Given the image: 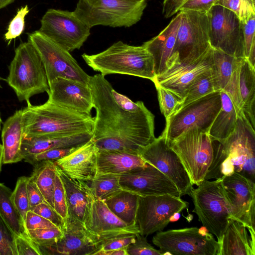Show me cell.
Listing matches in <instances>:
<instances>
[{"label":"cell","instance_id":"51","mask_svg":"<svg viewBox=\"0 0 255 255\" xmlns=\"http://www.w3.org/2000/svg\"><path fill=\"white\" fill-rule=\"evenodd\" d=\"M242 25L244 38V57L247 59L252 46L255 44V15L242 22Z\"/></svg>","mask_w":255,"mask_h":255},{"label":"cell","instance_id":"42","mask_svg":"<svg viewBox=\"0 0 255 255\" xmlns=\"http://www.w3.org/2000/svg\"><path fill=\"white\" fill-rule=\"evenodd\" d=\"M15 235L0 213V255H17Z\"/></svg>","mask_w":255,"mask_h":255},{"label":"cell","instance_id":"45","mask_svg":"<svg viewBox=\"0 0 255 255\" xmlns=\"http://www.w3.org/2000/svg\"><path fill=\"white\" fill-rule=\"evenodd\" d=\"M53 204L55 211L66 220L68 217L67 200L62 181L57 171L55 179Z\"/></svg>","mask_w":255,"mask_h":255},{"label":"cell","instance_id":"61","mask_svg":"<svg viewBox=\"0 0 255 255\" xmlns=\"http://www.w3.org/2000/svg\"><path fill=\"white\" fill-rule=\"evenodd\" d=\"M1 123H2V120H1V117H0V130L1 129Z\"/></svg>","mask_w":255,"mask_h":255},{"label":"cell","instance_id":"5","mask_svg":"<svg viewBox=\"0 0 255 255\" xmlns=\"http://www.w3.org/2000/svg\"><path fill=\"white\" fill-rule=\"evenodd\" d=\"M6 79L18 100L29 102L32 96L48 92L49 87L40 55L29 41L20 44L8 67Z\"/></svg>","mask_w":255,"mask_h":255},{"label":"cell","instance_id":"14","mask_svg":"<svg viewBox=\"0 0 255 255\" xmlns=\"http://www.w3.org/2000/svg\"><path fill=\"white\" fill-rule=\"evenodd\" d=\"M208 14L211 46L235 57H244L242 22L237 15L218 4L213 6Z\"/></svg>","mask_w":255,"mask_h":255},{"label":"cell","instance_id":"60","mask_svg":"<svg viewBox=\"0 0 255 255\" xmlns=\"http://www.w3.org/2000/svg\"><path fill=\"white\" fill-rule=\"evenodd\" d=\"M127 0L136 1H142L146 0Z\"/></svg>","mask_w":255,"mask_h":255},{"label":"cell","instance_id":"35","mask_svg":"<svg viewBox=\"0 0 255 255\" xmlns=\"http://www.w3.org/2000/svg\"><path fill=\"white\" fill-rule=\"evenodd\" d=\"M11 190L0 183V213L16 235L25 233L24 223L11 199Z\"/></svg>","mask_w":255,"mask_h":255},{"label":"cell","instance_id":"3","mask_svg":"<svg viewBox=\"0 0 255 255\" xmlns=\"http://www.w3.org/2000/svg\"><path fill=\"white\" fill-rule=\"evenodd\" d=\"M22 109L24 137L52 134L92 132L94 118L47 101Z\"/></svg>","mask_w":255,"mask_h":255},{"label":"cell","instance_id":"53","mask_svg":"<svg viewBox=\"0 0 255 255\" xmlns=\"http://www.w3.org/2000/svg\"><path fill=\"white\" fill-rule=\"evenodd\" d=\"M219 0H187L179 10H190L201 13H207Z\"/></svg>","mask_w":255,"mask_h":255},{"label":"cell","instance_id":"56","mask_svg":"<svg viewBox=\"0 0 255 255\" xmlns=\"http://www.w3.org/2000/svg\"><path fill=\"white\" fill-rule=\"evenodd\" d=\"M126 248L106 251H99L95 255H128Z\"/></svg>","mask_w":255,"mask_h":255},{"label":"cell","instance_id":"33","mask_svg":"<svg viewBox=\"0 0 255 255\" xmlns=\"http://www.w3.org/2000/svg\"><path fill=\"white\" fill-rule=\"evenodd\" d=\"M212 56L211 75L215 91H220L225 88L236 64L242 57H235L213 48Z\"/></svg>","mask_w":255,"mask_h":255},{"label":"cell","instance_id":"25","mask_svg":"<svg viewBox=\"0 0 255 255\" xmlns=\"http://www.w3.org/2000/svg\"><path fill=\"white\" fill-rule=\"evenodd\" d=\"M92 137V132H85L24 137L22 141L21 152L23 159L25 160L48 149L80 146L90 140Z\"/></svg>","mask_w":255,"mask_h":255},{"label":"cell","instance_id":"6","mask_svg":"<svg viewBox=\"0 0 255 255\" xmlns=\"http://www.w3.org/2000/svg\"><path fill=\"white\" fill-rule=\"evenodd\" d=\"M146 5V0H79L74 12L90 28L129 27L140 20Z\"/></svg>","mask_w":255,"mask_h":255},{"label":"cell","instance_id":"59","mask_svg":"<svg viewBox=\"0 0 255 255\" xmlns=\"http://www.w3.org/2000/svg\"><path fill=\"white\" fill-rule=\"evenodd\" d=\"M180 218V213H176L174 214L170 218V222H173L178 220Z\"/></svg>","mask_w":255,"mask_h":255},{"label":"cell","instance_id":"30","mask_svg":"<svg viewBox=\"0 0 255 255\" xmlns=\"http://www.w3.org/2000/svg\"><path fill=\"white\" fill-rule=\"evenodd\" d=\"M220 93L221 108L208 132L212 141L226 139L234 131L238 119V113L229 95L224 90Z\"/></svg>","mask_w":255,"mask_h":255},{"label":"cell","instance_id":"12","mask_svg":"<svg viewBox=\"0 0 255 255\" xmlns=\"http://www.w3.org/2000/svg\"><path fill=\"white\" fill-rule=\"evenodd\" d=\"M40 24L39 31L69 52L80 49L90 35L91 28L74 11L50 8Z\"/></svg>","mask_w":255,"mask_h":255},{"label":"cell","instance_id":"39","mask_svg":"<svg viewBox=\"0 0 255 255\" xmlns=\"http://www.w3.org/2000/svg\"><path fill=\"white\" fill-rule=\"evenodd\" d=\"M27 237L39 247H48L55 244L63 236L62 229L58 227L27 230Z\"/></svg>","mask_w":255,"mask_h":255},{"label":"cell","instance_id":"20","mask_svg":"<svg viewBox=\"0 0 255 255\" xmlns=\"http://www.w3.org/2000/svg\"><path fill=\"white\" fill-rule=\"evenodd\" d=\"M84 226L97 243L98 250L102 243L115 236L139 233L136 224L129 225L125 223L111 211L103 201L94 197Z\"/></svg>","mask_w":255,"mask_h":255},{"label":"cell","instance_id":"19","mask_svg":"<svg viewBox=\"0 0 255 255\" xmlns=\"http://www.w3.org/2000/svg\"><path fill=\"white\" fill-rule=\"evenodd\" d=\"M213 64L211 47L197 60L188 63L170 62L166 70L157 75L153 83L170 90L183 99L189 85L202 74L210 71Z\"/></svg>","mask_w":255,"mask_h":255},{"label":"cell","instance_id":"18","mask_svg":"<svg viewBox=\"0 0 255 255\" xmlns=\"http://www.w3.org/2000/svg\"><path fill=\"white\" fill-rule=\"evenodd\" d=\"M119 183L123 190L139 196L170 194L181 197L174 184L148 163L120 175Z\"/></svg>","mask_w":255,"mask_h":255},{"label":"cell","instance_id":"22","mask_svg":"<svg viewBox=\"0 0 255 255\" xmlns=\"http://www.w3.org/2000/svg\"><path fill=\"white\" fill-rule=\"evenodd\" d=\"M62 230L63 236L55 244L38 246L42 255H94L98 250L97 243L81 223L68 217Z\"/></svg>","mask_w":255,"mask_h":255},{"label":"cell","instance_id":"16","mask_svg":"<svg viewBox=\"0 0 255 255\" xmlns=\"http://www.w3.org/2000/svg\"><path fill=\"white\" fill-rule=\"evenodd\" d=\"M139 155L168 177L177 187L181 196L190 195L193 188L189 174L163 132L145 147Z\"/></svg>","mask_w":255,"mask_h":255},{"label":"cell","instance_id":"31","mask_svg":"<svg viewBox=\"0 0 255 255\" xmlns=\"http://www.w3.org/2000/svg\"><path fill=\"white\" fill-rule=\"evenodd\" d=\"M239 87L242 111L255 128V67L245 57L241 64Z\"/></svg>","mask_w":255,"mask_h":255},{"label":"cell","instance_id":"21","mask_svg":"<svg viewBox=\"0 0 255 255\" xmlns=\"http://www.w3.org/2000/svg\"><path fill=\"white\" fill-rule=\"evenodd\" d=\"M48 84L47 101L81 113L91 115L94 105L89 85L62 77L56 78Z\"/></svg>","mask_w":255,"mask_h":255},{"label":"cell","instance_id":"40","mask_svg":"<svg viewBox=\"0 0 255 255\" xmlns=\"http://www.w3.org/2000/svg\"><path fill=\"white\" fill-rule=\"evenodd\" d=\"M28 177L21 176L16 181L14 189L12 192L11 199L24 223L26 213L29 210L27 183Z\"/></svg>","mask_w":255,"mask_h":255},{"label":"cell","instance_id":"4","mask_svg":"<svg viewBox=\"0 0 255 255\" xmlns=\"http://www.w3.org/2000/svg\"><path fill=\"white\" fill-rule=\"evenodd\" d=\"M82 57L89 67L104 76L128 75L152 82L156 77L153 58L143 45L133 46L119 41L101 52L84 53Z\"/></svg>","mask_w":255,"mask_h":255},{"label":"cell","instance_id":"37","mask_svg":"<svg viewBox=\"0 0 255 255\" xmlns=\"http://www.w3.org/2000/svg\"><path fill=\"white\" fill-rule=\"evenodd\" d=\"M216 91L214 90L210 71L202 74L189 85L180 109Z\"/></svg>","mask_w":255,"mask_h":255},{"label":"cell","instance_id":"17","mask_svg":"<svg viewBox=\"0 0 255 255\" xmlns=\"http://www.w3.org/2000/svg\"><path fill=\"white\" fill-rule=\"evenodd\" d=\"M221 182L232 218L255 229V183L237 173Z\"/></svg>","mask_w":255,"mask_h":255},{"label":"cell","instance_id":"62","mask_svg":"<svg viewBox=\"0 0 255 255\" xmlns=\"http://www.w3.org/2000/svg\"><path fill=\"white\" fill-rule=\"evenodd\" d=\"M1 79V78L0 77V81ZM1 87L0 84V88Z\"/></svg>","mask_w":255,"mask_h":255},{"label":"cell","instance_id":"52","mask_svg":"<svg viewBox=\"0 0 255 255\" xmlns=\"http://www.w3.org/2000/svg\"><path fill=\"white\" fill-rule=\"evenodd\" d=\"M57 227L50 221L39 215L31 210L26 213L24 222L25 230H34Z\"/></svg>","mask_w":255,"mask_h":255},{"label":"cell","instance_id":"43","mask_svg":"<svg viewBox=\"0 0 255 255\" xmlns=\"http://www.w3.org/2000/svg\"><path fill=\"white\" fill-rule=\"evenodd\" d=\"M243 57L241 58L236 64L229 81L223 90L232 99L238 114L242 110L243 103L240 96L239 87V76L241 64Z\"/></svg>","mask_w":255,"mask_h":255},{"label":"cell","instance_id":"10","mask_svg":"<svg viewBox=\"0 0 255 255\" xmlns=\"http://www.w3.org/2000/svg\"><path fill=\"white\" fill-rule=\"evenodd\" d=\"M221 108L220 93L216 91L180 109L165 120L163 133L169 144L193 128L208 133Z\"/></svg>","mask_w":255,"mask_h":255},{"label":"cell","instance_id":"63","mask_svg":"<svg viewBox=\"0 0 255 255\" xmlns=\"http://www.w3.org/2000/svg\"><path fill=\"white\" fill-rule=\"evenodd\" d=\"M252 0L254 2H255V0Z\"/></svg>","mask_w":255,"mask_h":255},{"label":"cell","instance_id":"29","mask_svg":"<svg viewBox=\"0 0 255 255\" xmlns=\"http://www.w3.org/2000/svg\"><path fill=\"white\" fill-rule=\"evenodd\" d=\"M24 138L22 109L16 111L7 119L1 130L3 164L21 161V147Z\"/></svg>","mask_w":255,"mask_h":255},{"label":"cell","instance_id":"8","mask_svg":"<svg viewBox=\"0 0 255 255\" xmlns=\"http://www.w3.org/2000/svg\"><path fill=\"white\" fill-rule=\"evenodd\" d=\"M181 17L173 51L167 63H188L194 61L211 46L209 41L208 12L181 10ZM167 68V67H166Z\"/></svg>","mask_w":255,"mask_h":255},{"label":"cell","instance_id":"46","mask_svg":"<svg viewBox=\"0 0 255 255\" xmlns=\"http://www.w3.org/2000/svg\"><path fill=\"white\" fill-rule=\"evenodd\" d=\"M79 146L59 147L48 149L39 153L24 160V161L33 166L43 161L50 160L54 161L70 154Z\"/></svg>","mask_w":255,"mask_h":255},{"label":"cell","instance_id":"55","mask_svg":"<svg viewBox=\"0 0 255 255\" xmlns=\"http://www.w3.org/2000/svg\"><path fill=\"white\" fill-rule=\"evenodd\" d=\"M187 0H163L162 13L166 18H169L178 12L181 5Z\"/></svg>","mask_w":255,"mask_h":255},{"label":"cell","instance_id":"57","mask_svg":"<svg viewBox=\"0 0 255 255\" xmlns=\"http://www.w3.org/2000/svg\"><path fill=\"white\" fill-rule=\"evenodd\" d=\"M15 0H0V10L13 3Z\"/></svg>","mask_w":255,"mask_h":255},{"label":"cell","instance_id":"47","mask_svg":"<svg viewBox=\"0 0 255 255\" xmlns=\"http://www.w3.org/2000/svg\"><path fill=\"white\" fill-rule=\"evenodd\" d=\"M128 255H163L161 250H158L150 245L146 238L139 233L135 234L134 242L127 248Z\"/></svg>","mask_w":255,"mask_h":255},{"label":"cell","instance_id":"44","mask_svg":"<svg viewBox=\"0 0 255 255\" xmlns=\"http://www.w3.org/2000/svg\"><path fill=\"white\" fill-rule=\"evenodd\" d=\"M29 12L27 5L18 9L16 15L9 22L7 31L4 34L5 40L9 43L23 33L25 28V17Z\"/></svg>","mask_w":255,"mask_h":255},{"label":"cell","instance_id":"41","mask_svg":"<svg viewBox=\"0 0 255 255\" xmlns=\"http://www.w3.org/2000/svg\"><path fill=\"white\" fill-rule=\"evenodd\" d=\"M255 3L251 0H219L215 5H221L231 10L243 22L255 15Z\"/></svg>","mask_w":255,"mask_h":255},{"label":"cell","instance_id":"2","mask_svg":"<svg viewBox=\"0 0 255 255\" xmlns=\"http://www.w3.org/2000/svg\"><path fill=\"white\" fill-rule=\"evenodd\" d=\"M217 142L205 180H221L237 173L255 183V128L242 110L238 114L234 131L224 140Z\"/></svg>","mask_w":255,"mask_h":255},{"label":"cell","instance_id":"27","mask_svg":"<svg viewBox=\"0 0 255 255\" xmlns=\"http://www.w3.org/2000/svg\"><path fill=\"white\" fill-rule=\"evenodd\" d=\"M177 13L158 35L142 44L153 58L156 76L166 70L167 63L172 54L181 17L180 11Z\"/></svg>","mask_w":255,"mask_h":255},{"label":"cell","instance_id":"15","mask_svg":"<svg viewBox=\"0 0 255 255\" xmlns=\"http://www.w3.org/2000/svg\"><path fill=\"white\" fill-rule=\"evenodd\" d=\"M188 203L170 194L138 196L136 224L139 234L148 236L161 231L169 224L171 217L188 207Z\"/></svg>","mask_w":255,"mask_h":255},{"label":"cell","instance_id":"1","mask_svg":"<svg viewBox=\"0 0 255 255\" xmlns=\"http://www.w3.org/2000/svg\"><path fill=\"white\" fill-rule=\"evenodd\" d=\"M105 77H90L96 110L92 139L99 149L139 155L156 138L154 116L142 102L117 92Z\"/></svg>","mask_w":255,"mask_h":255},{"label":"cell","instance_id":"36","mask_svg":"<svg viewBox=\"0 0 255 255\" xmlns=\"http://www.w3.org/2000/svg\"><path fill=\"white\" fill-rule=\"evenodd\" d=\"M119 179L120 176L95 177L89 183L93 197L105 201L122 190Z\"/></svg>","mask_w":255,"mask_h":255},{"label":"cell","instance_id":"28","mask_svg":"<svg viewBox=\"0 0 255 255\" xmlns=\"http://www.w3.org/2000/svg\"><path fill=\"white\" fill-rule=\"evenodd\" d=\"M146 162L139 155L114 150L99 149L95 177L120 176L144 166Z\"/></svg>","mask_w":255,"mask_h":255},{"label":"cell","instance_id":"24","mask_svg":"<svg viewBox=\"0 0 255 255\" xmlns=\"http://www.w3.org/2000/svg\"><path fill=\"white\" fill-rule=\"evenodd\" d=\"M56 169L64 186L68 217L81 223L84 226L93 198L89 184L71 178L56 165Z\"/></svg>","mask_w":255,"mask_h":255},{"label":"cell","instance_id":"11","mask_svg":"<svg viewBox=\"0 0 255 255\" xmlns=\"http://www.w3.org/2000/svg\"><path fill=\"white\" fill-rule=\"evenodd\" d=\"M28 41L34 45L40 55L48 83L56 78L62 77L89 85L90 76L82 69L69 51L38 30L28 34Z\"/></svg>","mask_w":255,"mask_h":255},{"label":"cell","instance_id":"26","mask_svg":"<svg viewBox=\"0 0 255 255\" xmlns=\"http://www.w3.org/2000/svg\"><path fill=\"white\" fill-rule=\"evenodd\" d=\"M218 243V255H255V230L233 219Z\"/></svg>","mask_w":255,"mask_h":255},{"label":"cell","instance_id":"34","mask_svg":"<svg viewBox=\"0 0 255 255\" xmlns=\"http://www.w3.org/2000/svg\"><path fill=\"white\" fill-rule=\"evenodd\" d=\"M56 165L52 161L40 162L34 165L31 177L41 193L45 201L54 209L53 195Z\"/></svg>","mask_w":255,"mask_h":255},{"label":"cell","instance_id":"50","mask_svg":"<svg viewBox=\"0 0 255 255\" xmlns=\"http://www.w3.org/2000/svg\"><path fill=\"white\" fill-rule=\"evenodd\" d=\"M31 211L47 219L61 229L64 226V220L55 210L46 202L41 203L35 206Z\"/></svg>","mask_w":255,"mask_h":255},{"label":"cell","instance_id":"58","mask_svg":"<svg viewBox=\"0 0 255 255\" xmlns=\"http://www.w3.org/2000/svg\"><path fill=\"white\" fill-rule=\"evenodd\" d=\"M3 164V150L2 145L0 143V173Z\"/></svg>","mask_w":255,"mask_h":255},{"label":"cell","instance_id":"48","mask_svg":"<svg viewBox=\"0 0 255 255\" xmlns=\"http://www.w3.org/2000/svg\"><path fill=\"white\" fill-rule=\"evenodd\" d=\"M135 234H125L115 236L102 243L97 252L126 248L130 244L134 242Z\"/></svg>","mask_w":255,"mask_h":255},{"label":"cell","instance_id":"23","mask_svg":"<svg viewBox=\"0 0 255 255\" xmlns=\"http://www.w3.org/2000/svg\"><path fill=\"white\" fill-rule=\"evenodd\" d=\"M98 150L92 138L70 154L53 162L71 178L89 184L96 175Z\"/></svg>","mask_w":255,"mask_h":255},{"label":"cell","instance_id":"38","mask_svg":"<svg viewBox=\"0 0 255 255\" xmlns=\"http://www.w3.org/2000/svg\"><path fill=\"white\" fill-rule=\"evenodd\" d=\"M155 86L160 111L166 120L180 109L183 99L168 89L159 85Z\"/></svg>","mask_w":255,"mask_h":255},{"label":"cell","instance_id":"54","mask_svg":"<svg viewBox=\"0 0 255 255\" xmlns=\"http://www.w3.org/2000/svg\"><path fill=\"white\" fill-rule=\"evenodd\" d=\"M27 189L29 202L30 210H31L38 204L45 202L41 193L37 187L31 176L28 177V178Z\"/></svg>","mask_w":255,"mask_h":255},{"label":"cell","instance_id":"13","mask_svg":"<svg viewBox=\"0 0 255 255\" xmlns=\"http://www.w3.org/2000/svg\"><path fill=\"white\" fill-rule=\"evenodd\" d=\"M152 242L164 255H218L219 249L211 233L203 234L197 227L159 231Z\"/></svg>","mask_w":255,"mask_h":255},{"label":"cell","instance_id":"9","mask_svg":"<svg viewBox=\"0 0 255 255\" xmlns=\"http://www.w3.org/2000/svg\"><path fill=\"white\" fill-rule=\"evenodd\" d=\"M213 142L208 133L197 128L186 131L169 143L188 172L193 185L205 180L214 157Z\"/></svg>","mask_w":255,"mask_h":255},{"label":"cell","instance_id":"7","mask_svg":"<svg viewBox=\"0 0 255 255\" xmlns=\"http://www.w3.org/2000/svg\"><path fill=\"white\" fill-rule=\"evenodd\" d=\"M193 210L208 231L219 242L232 220L230 208L223 191L221 180H204L193 188L190 195Z\"/></svg>","mask_w":255,"mask_h":255},{"label":"cell","instance_id":"49","mask_svg":"<svg viewBox=\"0 0 255 255\" xmlns=\"http://www.w3.org/2000/svg\"><path fill=\"white\" fill-rule=\"evenodd\" d=\"M15 246L17 255H42L38 246L26 235H15Z\"/></svg>","mask_w":255,"mask_h":255},{"label":"cell","instance_id":"32","mask_svg":"<svg viewBox=\"0 0 255 255\" xmlns=\"http://www.w3.org/2000/svg\"><path fill=\"white\" fill-rule=\"evenodd\" d=\"M138 200V195L122 190L104 202L120 220L132 225L136 224Z\"/></svg>","mask_w":255,"mask_h":255}]
</instances>
